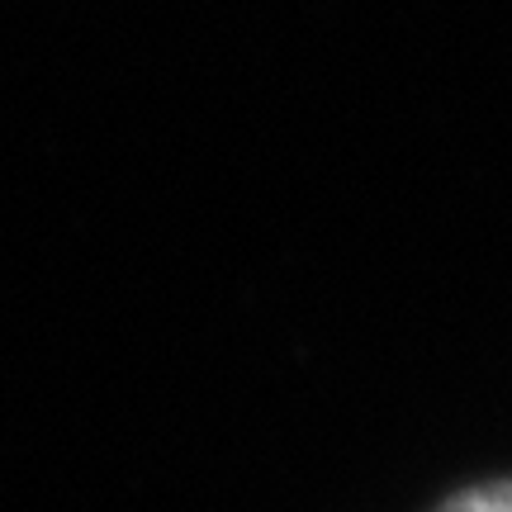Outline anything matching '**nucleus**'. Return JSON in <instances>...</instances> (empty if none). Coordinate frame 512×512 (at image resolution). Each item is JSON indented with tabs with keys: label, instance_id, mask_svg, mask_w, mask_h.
<instances>
[{
	"label": "nucleus",
	"instance_id": "f257e3e1",
	"mask_svg": "<svg viewBox=\"0 0 512 512\" xmlns=\"http://www.w3.org/2000/svg\"><path fill=\"white\" fill-rule=\"evenodd\" d=\"M437 512H512V479H489L475 489H460Z\"/></svg>",
	"mask_w": 512,
	"mask_h": 512
}]
</instances>
